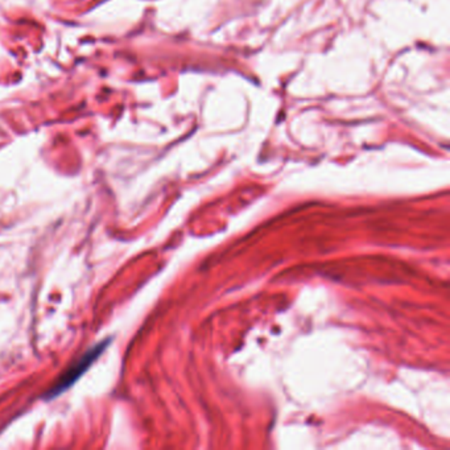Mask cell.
Returning a JSON list of instances; mask_svg holds the SVG:
<instances>
[{"label": "cell", "mask_w": 450, "mask_h": 450, "mask_svg": "<svg viewBox=\"0 0 450 450\" xmlns=\"http://www.w3.org/2000/svg\"><path fill=\"white\" fill-rule=\"evenodd\" d=\"M109 342L110 341L106 339L104 342L98 344L97 346L92 347L86 354H84L75 362V365L69 367L65 374L61 376L56 385L50 388V391L47 395L48 399H52L57 395L62 394L69 387L75 385V382L79 379V376L82 375L84 371L90 367V365H93L95 359L104 353V349L109 346Z\"/></svg>", "instance_id": "obj_1"}]
</instances>
